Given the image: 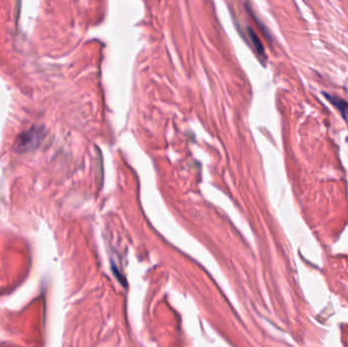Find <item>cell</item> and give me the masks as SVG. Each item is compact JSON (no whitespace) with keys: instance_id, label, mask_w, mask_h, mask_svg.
Masks as SVG:
<instances>
[{"instance_id":"6da1fadb","label":"cell","mask_w":348,"mask_h":347,"mask_svg":"<svg viewBox=\"0 0 348 347\" xmlns=\"http://www.w3.org/2000/svg\"><path fill=\"white\" fill-rule=\"evenodd\" d=\"M44 138V126L34 125L16 138L14 149L16 152L24 153L36 149Z\"/></svg>"},{"instance_id":"7a4b0ae2","label":"cell","mask_w":348,"mask_h":347,"mask_svg":"<svg viewBox=\"0 0 348 347\" xmlns=\"http://www.w3.org/2000/svg\"><path fill=\"white\" fill-rule=\"evenodd\" d=\"M323 95L325 96L327 100L340 112L344 120L348 121V102L346 100H344L343 98H340V97L333 95V94H329V93L324 92Z\"/></svg>"},{"instance_id":"3957f363","label":"cell","mask_w":348,"mask_h":347,"mask_svg":"<svg viewBox=\"0 0 348 347\" xmlns=\"http://www.w3.org/2000/svg\"><path fill=\"white\" fill-rule=\"evenodd\" d=\"M245 32H246V35L248 37V41L252 43L257 55L264 62V60H266V54H265V49H264V46H263L261 40L259 39L255 31L251 27H247L245 29Z\"/></svg>"}]
</instances>
